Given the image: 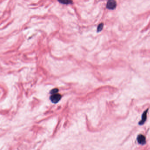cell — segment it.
<instances>
[{
  "label": "cell",
  "mask_w": 150,
  "mask_h": 150,
  "mask_svg": "<svg viewBox=\"0 0 150 150\" xmlns=\"http://www.w3.org/2000/svg\"><path fill=\"white\" fill-rule=\"evenodd\" d=\"M59 91V90L57 88H55L54 89H52V90H51V92H50V94L52 95V94H57L58 92Z\"/></svg>",
  "instance_id": "7"
},
{
  "label": "cell",
  "mask_w": 150,
  "mask_h": 150,
  "mask_svg": "<svg viewBox=\"0 0 150 150\" xmlns=\"http://www.w3.org/2000/svg\"><path fill=\"white\" fill-rule=\"evenodd\" d=\"M148 111V109H146V110L143 113L142 116H141V120L139 122V123H138V124L140 125V126L143 125L144 124L145 122H146V120H147V114Z\"/></svg>",
  "instance_id": "4"
},
{
  "label": "cell",
  "mask_w": 150,
  "mask_h": 150,
  "mask_svg": "<svg viewBox=\"0 0 150 150\" xmlns=\"http://www.w3.org/2000/svg\"><path fill=\"white\" fill-rule=\"evenodd\" d=\"M137 140L138 143L141 145H144L147 143L146 137L143 134H139L137 137Z\"/></svg>",
  "instance_id": "2"
},
{
  "label": "cell",
  "mask_w": 150,
  "mask_h": 150,
  "mask_svg": "<svg viewBox=\"0 0 150 150\" xmlns=\"http://www.w3.org/2000/svg\"><path fill=\"white\" fill-rule=\"evenodd\" d=\"M61 94L58 93L52 94L50 98L51 101L53 103H57L61 100Z\"/></svg>",
  "instance_id": "1"
},
{
  "label": "cell",
  "mask_w": 150,
  "mask_h": 150,
  "mask_svg": "<svg viewBox=\"0 0 150 150\" xmlns=\"http://www.w3.org/2000/svg\"><path fill=\"white\" fill-rule=\"evenodd\" d=\"M58 1L61 4H72V0H58Z\"/></svg>",
  "instance_id": "5"
},
{
  "label": "cell",
  "mask_w": 150,
  "mask_h": 150,
  "mask_svg": "<svg viewBox=\"0 0 150 150\" xmlns=\"http://www.w3.org/2000/svg\"><path fill=\"white\" fill-rule=\"evenodd\" d=\"M103 23H101V24H99V25L98 26L97 29V32H101V31L102 30L103 28Z\"/></svg>",
  "instance_id": "6"
},
{
  "label": "cell",
  "mask_w": 150,
  "mask_h": 150,
  "mask_svg": "<svg viewBox=\"0 0 150 150\" xmlns=\"http://www.w3.org/2000/svg\"><path fill=\"white\" fill-rule=\"evenodd\" d=\"M116 6V2L115 0H108L107 4V8L109 9L114 10Z\"/></svg>",
  "instance_id": "3"
}]
</instances>
